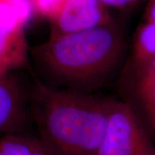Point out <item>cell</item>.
Returning <instances> with one entry per match:
<instances>
[{
	"label": "cell",
	"instance_id": "obj_5",
	"mask_svg": "<svg viewBox=\"0 0 155 155\" xmlns=\"http://www.w3.org/2000/svg\"><path fill=\"white\" fill-rule=\"evenodd\" d=\"M50 23V36H58L99 28L111 22L107 6L99 0H67Z\"/></svg>",
	"mask_w": 155,
	"mask_h": 155
},
{
	"label": "cell",
	"instance_id": "obj_11",
	"mask_svg": "<svg viewBox=\"0 0 155 155\" xmlns=\"http://www.w3.org/2000/svg\"><path fill=\"white\" fill-rule=\"evenodd\" d=\"M146 22L155 24V0H149L146 10Z\"/></svg>",
	"mask_w": 155,
	"mask_h": 155
},
{
	"label": "cell",
	"instance_id": "obj_9",
	"mask_svg": "<svg viewBox=\"0 0 155 155\" xmlns=\"http://www.w3.org/2000/svg\"><path fill=\"white\" fill-rule=\"evenodd\" d=\"M34 14L49 20L54 19L67 0H30Z\"/></svg>",
	"mask_w": 155,
	"mask_h": 155
},
{
	"label": "cell",
	"instance_id": "obj_4",
	"mask_svg": "<svg viewBox=\"0 0 155 155\" xmlns=\"http://www.w3.org/2000/svg\"><path fill=\"white\" fill-rule=\"evenodd\" d=\"M97 155H153L143 128L126 104L110 100L105 135Z\"/></svg>",
	"mask_w": 155,
	"mask_h": 155
},
{
	"label": "cell",
	"instance_id": "obj_12",
	"mask_svg": "<svg viewBox=\"0 0 155 155\" xmlns=\"http://www.w3.org/2000/svg\"><path fill=\"white\" fill-rule=\"evenodd\" d=\"M140 73H155V57L151 59L141 66Z\"/></svg>",
	"mask_w": 155,
	"mask_h": 155
},
{
	"label": "cell",
	"instance_id": "obj_10",
	"mask_svg": "<svg viewBox=\"0 0 155 155\" xmlns=\"http://www.w3.org/2000/svg\"><path fill=\"white\" fill-rule=\"evenodd\" d=\"M105 6H110L115 8H127L133 5L138 0H99Z\"/></svg>",
	"mask_w": 155,
	"mask_h": 155
},
{
	"label": "cell",
	"instance_id": "obj_1",
	"mask_svg": "<svg viewBox=\"0 0 155 155\" xmlns=\"http://www.w3.org/2000/svg\"><path fill=\"white\" fill-rule=\"evenodd\" d=\"M110 100L38 84L33 94L42 142L54 155H97L105 135Z\"/></svg>",
	"mask_w": 155,
	"mask_h": 155
},
{
	"label": "cell",
	"instance_id": "obj_6",
	"mask_svg": "<svg viewBox=\"0 0 155 155\" xmlns=\"http://www.w3.org/2000/svg\"><path fill=\"white\" fill-rule=\"evenodd\" d=\"M24 100L18 84L10 74L0 75V134H12L22 123Z\"/></svg>",
	"mask_w": 155,
	"mask_h": 155
},
{
	"label": "cell",
	"instance_id": "obj_2",
	"mask_svg": "<svg viewBox=\"0 0 155 155\" xmlns=\"http://www.w3.org/2000/svg\"><path fill=\"white\" fill-rule=\"evenodd\" d=\"M34 57L52 79L74 88L97 86L118 67L123 37L110 24L78 33L50 36L34 48Z\"/></svg>",
	"mask_w": 155,
	"mask_h": 155
},
{
	"label": "cell",
	"instance_id": "obj_8",
	"mask_svg": "<svg viewBox=\"0 0 155 155\" xmlns=\"http://www.w3.org/2000/svg\"><path fill=\"white\" fill-rule=\"evenodd\" d=\"M138 92L146 114L155 130V73H140Z\"/></svg>",
	"mask_w": 155,
	"mask_h": 155
},
{
	"label": "cell",
	"instance_id": "obj_3",
	"mask_svg": "<svg viewBox=\"0 0 155 155\" xmlns=\"http://www.w3.org/2000/svg\"><path fill=\"white\" fill-rule=\"evenodd\" d=\"M33 15L30 0H0V75L28 67L26 27Z\"/></svg>",
	"mask_w": 155,
	"mask_h": 155
},
{
	"label": "cell",
	"instance_id": "obj_7",
	"mask_svg": "<svg viewBox=\"0 0 155 155\" xmlns=\"http://www.w3.org/2000/svg\"><path fill=\"white\" fill-rule=\"evenodd\" d=\"M0 155H53L41 140L15 134L0 139Z\"/></svg>",
	"mask_w": 155,
	"mask_h": 155
}]
</instances>
